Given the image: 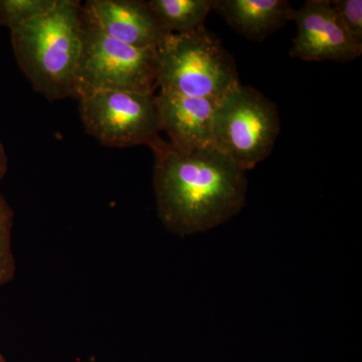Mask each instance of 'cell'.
<instances>
[{"label": "cell", "instance_id": "cell-16", "mask_svg": "<svg viewBox=\"0 0 362 362\" xmlns=\"http://www.w3.org/2000/svg\"><path fill=\"white\" fill-rule=\"evenodd\" d=\"M0 362H6V358H4V357L2 356L1 354H0Z\"/></svg>", "mask_w": 362, "mask_h": 362}, {"label": "cell", "instance_id": "cell-4", "mask_svg": "<svg viewBox=\"0 0 362 362\" xmlns=\"http://www.w3.org/2000/svg\"><path fill=\"white\" fill-rule=\"evenodd\" d=\"M281 130L276 105L240 85L216 105L213 145L245 171L270 156Z\"/></svg>", "mask_w": 362, "mask_h": 362}, {"label": "cell", "instance_id": "cell-8", "mask_svg": "<svg viewBox=\"0 0 362 362\" xmlns=\"http://www.w3.org/2000/svg\"><path fill=\"white\" fill-rule=\"evenodd\" d=\"M82 16L107 37L140 49H156L165 35L142 0H88Z\"/></svg>", "mask_w": 362, "mask_h": 362}, {"label": "cell", "instance_id": "cell-14", "mask_svg": "<svg viewBox=\"0 0 362 362\" xmlns=\"http://www.w3.org/2000/svg\"><path fill=\"white\" fill-rule=\"evenodd\" d=\"M330 4L350 39L362 45L361 0H330Z\"/></svg>", "mask_w": 362, "mask_h": 362}, {"label": "cell", "instance_id": "cell-9", "mask_svg": "<svg viewBox=\"0 0 362 362\" xmlns=\"http://www.w3.org/2000/svg\"><path fill=\"white\" fill-rule=\"evenodd\" d=\"M160 131L169 143L181 151H192L213 145L214 112L218 102L202 98L159 92L156 95Z\"/></svg>", "mask_w": 362, "mask_h": 362}, {"label": "cell", "instance_id": "cell-3", "mask_svg": "<svg viewBox=\"0 0 362 362\" xmlns=\"http://www.w3.org/2000/svg\"><path fill=\"white\" fill-rule=\"evenodd\" d=\"M156 59L159 92L220 102L242 85L232 54L206 26L164 35Z\"/></svg>", "mask_w": 362, "mask_h": 362}, {"label": "cell", "instance_id": "cell-15", "mask_svg": "<svg viewBox=\"0 0 362 362\" xmlns=\"http://www.w3.org/2000/svg\"><path fill=\"white\" fill-rule=\"evenodd\" d=\"M7 168H8V159H7L4 144L0 141V180L6 176Z\"/></svg>", "mask_w": 362, "mask_h": 362}, {"label": "cell", "instance_id": "cell-5", "mask_svg": "<svg viewBox=\"0 0 362 362\" xmlns=\"http://www.w3.org/2000/svg\"><path fill=\"white\" fill-rule=\"evenodd\" d=\"M156 88V49H140L111 39L83 20L74 96L96 90L154 94Z\"/></svg>", "mask_w": 362, "mask_h": 362}, {"label": "cell", "instance_id": "cell-13", "mask_svg": "<svg viewBox=\"0 0 362 362\" xmlns=\"http://www.w3.org/2000/svg\"><path fill=\"white\" fill-rule=\"evenodd\" d=\"M13 216V209L0 194V287L13 281L16 272L11 244Z\"/></svg>", "mask_w": 362, "mask_h": 362}, {"label": "cell", "instance_id": "cell-6", "mask_svg": "<svg viewBox=\"0 0 362 362\" xmlns=\"http://www.w3.org/2000/svg\"><path fill=\"white\" fill-rule=\"evenodd\" d=\"M78 99L85 130L105 146H151L160 138L156 94L96 90Z\"/></svg>", "mask_w": 362, "mask_h": 362}, {"label": "cell", "instance_id": "cell-10", "mask_svg": "<svg viewBox=\"0 0 362 362\" xmlns=\"http://www.w3.org/2000/svg\"><path fill=\"white\" fill-rule=\"evenodd\" d=\"M214 11L246 39L262 42L292 21L295 9L287 0H214Z\"/></svg>", "mask_w": 362, "mask_h": 362}, {"label": "cell", "instance_id": "cell-12", "mask_svg": "<svg viewBox=\"0 0 362 362\" xmlns=\"http://www.w3.org/2000/svg\"><path fill=\"white\" fill-rule=\"evenodd\" d=\"M58 0H0V25L16 30L49 13Z\"/></svg>", "mask_w": 362, "mask_h": 362}, {"label": "cell", "instance_id": "cell-7", "mask_svg": "<svg viewBox=\"0 0 362 362\" xmlns=\"http://www.w3.org/2000/svg\"><path fill=\"white\" fill-rule=\"evenodd\" d=\"M292 21L298 28L289 52L292 58L346 63L361 56L362 45L350 39L330 0H308L295 9Z\"/></svg>", "mask_w": 362, "mask_h": 362}, {"label": "cell", "instance_id": "cell-2", "mask_svg": "<svg viewBox=\"0 0 362 362\" xmlns=\"http://www.w3.org/2000/svg\"><path fill=\"white\" fill-rule=\"evenodd\" d=\"M82 6L77 0H58L49 13L11 30L21 70L33 90L49 102L75 94L83 45Z\"/></svg>", "mask_w": 362, "mask_h": 362}, {"label": "cell", "instance_id": "cell-1", "mask_svg": "<svg viewBox=\"0 0 362 362\" xmlns=\"http://www.w3.org/2000/svg\"><path fill=\"white\" fill-rule=\"evenodd\" d=\"M157 214L175 235H195L223 225L246 204L247 181L214 145L181 151L158 138L151 146Z\"/></svg>", "mask_w": 362, "mask_h": 362}, {"label": "cell", "instance_id": "cell-11", "mask_svg": "<svg viewBox=\"0 0 362 362\" xmlns=\"http://www.w3.org/2000/svg\"><path fill=\"white\" fill-rule=\"evenodd\" d=\"M214 0H150V11L164 35L194 32L204 26Z\"/></svg>", "mask_w": 362, "mask_h": 362}]
</instances>
